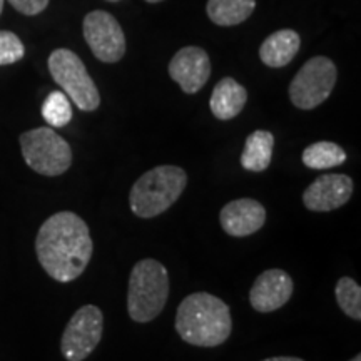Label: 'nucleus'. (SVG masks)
<instances>
[{
    "instance_id": "nucleus-7",
    "label": "nucleus",
    "mask_w": 361,
    "mask_h": 361,
    "mask_svg": "<svg viewBox=\"0 0 361 361\" xmlns=\"http://www.w3.org/2000/svg\"><path fill=\"white\" fill-rule=\"evenodd\" d=\"M338 71L331 59L318 56L310 59L298 71L290 84V99L298 109L311 111L323 104L333 92Z\"/></svg>"
},
{
    "instance_id": "nucleus-18",
    "label": "nucleus",
    "mask_w": 361,
    "mask_h": 361,
    "mask_svg": "<svg viewBox=\"0 0 361 361\" xmlns=\"http://www.w3.org/2000/svg\"><path fill=\"white\" fill-rule=\"evenodd\" d=\"M301 159L310 169H329L341 166L346 161V152L335 142L319 141L306 147Z\"/></svg>"
},
{
    "instance_id": "nucleus-16",
    "label": "nucleus",
    "mask_w": 361,
    "mask_h": 361,
    "mask_svg": "<svg viewBox=\"0 0 361 361\" xmlns=\"http://www.w3.org/2000/svg\"><path fill=\"white\" fill-rule=\"evenodd\" d=\"M274 135L269 130H255L246 137L241 154V166L251 173H263L273 159Z\"/></svg>"
},
{
    "instance_id": "nucleus-13",
    "label": "nucleus",
    "mask_w": 361,
    "mask_h": 361,
    "mask_svg": "<svg viewBox=\"0 0 361 361\" xmlns=\"http://www.w3.org/2000/svg\"><path fill=\"white\" fill-rule=\"evenodd\" d=\"M219 223L229 236H251L264 226L266 209L261 202L250 197L231 201L221 209Z\"/></svg>"
},
{
    "instance_id": "nucleus-15",
    "label": "nucleus",
    "mask_w": 361,
    "mask_h": 361,
    "mask_svg": "<svg viewBox=\"0 0 361 361\" xmlns=\"http://www.w3.org/2000/svg\"><path fill=\"white\" fill-rule=\"evenodd\" d=\"M301 39L296 30L283 29L271 34L268 39L261 44L259 57L261 62L273 69L288 66L300 51Z\"/></svg>"
},
{
    "instance_id": "nucleus-8",
    "label": "nucleus",
    "mask_w": 361,
    "mask_h": 361,
    "mask_svg": "<svg viewBox=\"0 0 361 361\" xmlns=\"http://www.w3.org/2000/svg\"><path fill=\"white\" fill-rule=\"evenodd\" d=\"M104 331V314L94 305L75 311L61 340V351L67 361H84L97 348Z\"/></svg>"
},
{
    "instance_id": "nucleus-19",
    "label": "nucleus",
    "mask_w": 361,
    "mask_h": 361,
    "mask_svg": "<svg viewBox=\"0 0 361 361\" xmlns=\"http://www.w3.org/2000/svg\"><path fill=\"white\" fill-rule=\"evenodd\" d=\"M336 303L340 306L343 313L350 316L355 322L361 319V288L360 284L348 276L338 279L336 288Z\"/></svg>"
},
{
    "instance_id": "nucleus-20",
    "label": "nucleus",
    "mask_w": 361,
    "mask_h": 361,
    "mask_svg": "<svg viewBox=\"0 0 361 361\" xmlns=\"http://www.w3.org/2000/svg\"><path fill=\"white\" fill-rule=\"evenodd\" d=\"M42 117L52 128H64L72 119L71 99L61 90H54L42 104Z\"/></svg>"
},
{
    "instance_id": "nucleus-1",
    "label": "nucleus",
    "mask_w": 361,
    "mask_h": 361,
    "mask_svg": "<svg viewBox=\"0 0 361 361\" xmlns=\"http://www.w3.org/2000/svg\"><path fill=\"white\" fill-rule=\"evenodd\" d=\"M92 251L89 226L71 211H61L47 218L35 239L40 266L59 283L78 279L90 263Z\"/></svg>"
},
{
    "instance_id": "nucleus-17",
    "label": "nucleus",
    "mask_w": 361,
    "mask_h": 361,
    "mask_svg": "<svg viewBox=\"0 0 361 361\" xmlns=\"http://www.w3.org/2000/svg\"><path fill=\"white\" fill-rule=\"evenodd\" d=\"M256 7V0H207V17L216 25L231 27L245 22Z\"/></svg>"
},
{
    "instance_id": "nucleus-24",
    "label": "nucleus",
    "mask_w": 361,
    "mask_h": 361,
    "mask_svg": "<svg viewBox=\"0 0 361 361\" xmlns=\"http://www.w3.org/2000/svg\"><path fill=\"white\" fill-rule=\"evenodd\" d=\"M146 2H149V4H159V2H162V0H146Z\"/></svg>"
},
{
    "instance_id": "nucleus-9",
    "label": "nucleus",
    "mask_w": 361,
    "mask_h": 361,
    "mask_svg": "<svg viewBox=\"0 0 361 361\" xmlns=\"http://www.w3.org/2000/svg\"><path fill=\"white\" fill-rule=\"evenodd\" d=\"M82 30L85 42L101 62L114 64L124 57L126 37L123 27L109 12H89L84 17Z\"/></svg>"
},
{
    "instance_id": "nucleus-11",
    "label": "nucleus",
    "mask_w": 361,
    "mask_h": 361,
    "mask_svg": "<svg viewBox=\"0 0 361 361\" xmlns=\"http://www.w3.org/2000/svg\"><path fill=\"white\" fill-rule=\"evenodd\" d=\"M169 75L184 92L196 94L211 75L209 56L204 49L194 45L180 49L171 61Z\"/></svg>"
},
{
    "instance_id": "nucleus-27",
    "label": "nucleus",
    "mask_w": 361,
    "mask_h": 361,
    "mask_svg": "<svg viewBox=\"0 0 361 361\" xmlns=\"http://www.w3.org/2000/svg\"><path fill=\"white\" fill-rule=\"evenodd\" d=\"M107 2H119V0H107Z\"/></svg>"
},
{
    "instance_id": "nucleus-10",
    "label": "nucleus",
    "mask_w": 361,
    "mask_h": 361,
    "mask_svg": "<svg viewBox=\"0 0 361 361\" xmlns=\"http://www.w3.org/2000/svg\"><path fill=\"white\" fill-rule=\"evenodd\" d=\"M353 179L346 174H323L303 192V204L314 213H329L345 206L353 194Z\"/></svg>"
},
{
    "instance_id": "nucleus-4",
    "label": "nucleus",
    "mask_w": 361,
    "mask_h": 361,
    "mask_svg": "<svg viewBox=\"0 0 361 361\" xmlns=\"http://www.w3.org/2000/svg\"><path fill=\"white\" fill-rule=\"evenodd\" d=\"M169 276L164 264L156 259H141L130 271L128 311L135 323H149L161 314L168 303Z\"/></svg>"
},
{
    "instance_id": "nucleus-2",
    "label": "nucleus",
    "mask_w": 361,
    "mask_h": 361,
    "mask_svg": "<svg viewBox=\"0 0 361 361\" xmlns=\"http://www.w3.org/2000/svg\"><path fill=\"white\" fill-rule=\"evenodd\" d=\"M174 326L180 340L189 345L214 348L231 336V311L218 296L194 293L180 301Z\"/></svg>"
},
{
    "instance_id": "nucleus-25",
    "label": "nucleus",
    "mask_w": 361,
    "mask_h": 361,
    "mask_svg": "<svg viewBox=\"0 0 361 361\" xmlns=\"http://www.w3.org/2000/svg\"><path fill=\"white\" fill-rule=\"evenodd\" d=\"M350 361H361V355H356L353 360H350Z\"/></svg>"
},
{
    "instance_id": "nucleus-21",
    "label": "nucleus",
    "mask_w": 361,
    "mask_h": 361,
    "mask_svg": "<svg viewBox=\"0 0 361 361\" xmlns=\"http://www.w3.org/2000/svg\"><path fill=\"white\" fill-rule=\"evenodd\" d=\"M25 54L22 40L13 32L0 30V66H11L19 62Z\"/></svg>"
},
{
    "instance_id": "nucleus-14",
    "label": "nucleus",
    "mask_w": 361,
    "mask_h": 361,
    "mask_svg": "<svg viewBox=\"0 0 361 361\" xmlns=\"http://www.w3.org/2000/svg\"><path fill=\"white\" fill-rule=\"evenodd\" d=\"M246 102L247 90L233 78H224L214 85L209 106L216 119L229 121L245 109Z\"/></svg>"
},
{
    "instance_id": "nucleus-5",
    "label": "nucleus",
    "mask_w": 361,
    "mask_h": 361,
    "mask_svg": "<svg viewBox=\"0 0 361 361\" xmlns=\"http://www.w3.org/2000/svg\"><path fill=\"white\" fill-rule=\"evenodd\" d=\"M20 149L25 164L37 174L56 178L72 164L69 142L51 128H37L20 135Z\"/></svg>"
},
{
    "instance_id": "nucleus-26",
    "label": "nucleus",
    "mask_w": 361,
    "mask_h": 361,
    "mask_svg": "<svg viewBox=\"0 0 361 361\" xmlns=\"http://www.w3.org/2000/svg\"><path fill=\"white\" fill-rule=\"evenodd\" d=\"M4 11V0H0V13Z\"/></svg>"
},
{
    "instance_id": "nucleus-6",
    "label": "nucleus",
    "mask_w": 361,
    "mask_h": 361,
    "mask_svg": "<svg viewBox=\"0 0 361 361\" xmlns=\"http://www.w3.org/2000/svg\"><path fill=\"white\" fill-rule=\"evenodd\" d=\"M49 71L52 79L61 85L62 92L80 111L92 112L97 109L101 104L97 85L94 84L78 54L69 49H56L49 57Z\"/></svg>"
},
{
    "instance_id": "nucleus-22",
    "label": "nucleus",
    "mask_w": 361,
    "mask_h": 361,
    "mask_svg": "<svg viewBox=\"0 0 361 361\" xmlns=\"http://www.w3.org/2000/svg\"><path fill=\"white\" fill-rule=\"evenodd\" d=\"M8 4L24 16H37L49 6V0H8Z\"/></svg>"
},
{
    "instance_id": "nucleus-12",
    "label": "nucleus",
    "mask_w": 361,
    "mask_h": 361,
    "mask_svg": "<svg viewBox=\"0 0 361 361\" xmlns=\"http://www.w3.org/2000/svg\"><path fill=\"white\" fill-rule=\"evenodd\" d=\"M293 290H295V284L286 271L266 269L252 284L250 303L259 313H271L290 301Z\"/></svg>"
},
{
    "instance_id": "nucleus-23",
    "label": "nucleus",
    "mask_w": 361,
    "mask_h": 361,
    "mask_svg": "<svg viewBox=\"0 0 361 361\" xmlns=\"http://www.w3.org/2000/svg\"><path fill=\"white\" fill-rule=\"evenodd\" d=\"M263 361H305V360L296 358V356H274V358H268Z\"/></svg>"
},
{
    "instance_id": "nucleus-3",
    "label": "nucleus",
    "mask_w": 361,
    "mask_h": 361,
    "mask_svg": "<svg viewBox=\"0 0 361 361\" xmlns=\"http://www.w3.org/2000/svg\"><path fill=\"white\" fill-rule=\"evenodd\" d=\"M188 186L186 171L179 166H157L134 183L129 204L137 218L151 219L169 209Z\"/></svg>"
}]
</instances>
